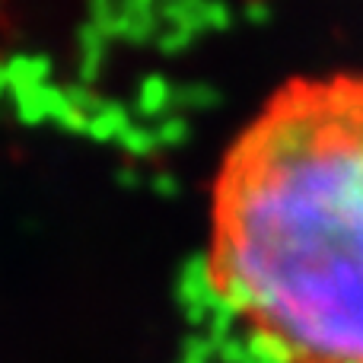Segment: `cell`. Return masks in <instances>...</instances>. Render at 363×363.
Listing matches in <instances>:
<instances>
[{
	"instance_id": "cell-1",
	"label": "cell",
	"mask_w": 363,
	"mask_h": 363,
	"mask_svg": "<svg viewBox=\"0 0 363 363\" xmlns=\"http://www.w3.org/2000/svg\"><path fill=\"white\" fill-rule=\"evenodd\" d=\"M207 274L277 363H363V77H296L242 128Z\"/></svg>"
}]
</instances>
